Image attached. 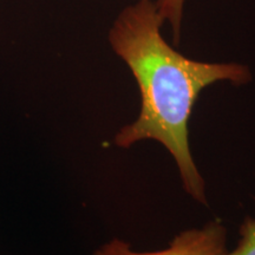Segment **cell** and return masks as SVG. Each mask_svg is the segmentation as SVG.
I'll return each instance as SVG.
<instances>
[{
  "mask_svg": "<svg viewBox=\"0 0 255 255\" xmlns=\"http://www.w3.org/2000/svg\"><path fill=\"white\" fill-rule=\"evenodd\" d=\"M94 255H226V228L218 221L202 229L182 232L170 242V247L152 253H136L119 239L105 245Z\"/></svg>",
  "mask_w": 255,
  "mask_h": 255,
  "instance_id": "obj_2",
  "label": "cell"
},
{
  "mask_svg": "<svg viewBox=\"0 0 255 255\" xmlns=\"http://www.w3.org/2000/svg\"><path fill=\"white\" fill-rule=\"evenodd\" d=\"M164 20L154 0H138L115 19L111 47L131 70L141 92V113L123 127L115 142L129 148L141 139H155L168 149L180 169L184 189L207 205L205 182L191 157L188 121L203 89L228 81L246 84L252 75L237 63H203L187 58L161 34Z\"/></svg>",
  "mask_w": 255,
  "mask_h": 255,
  "instance_id": "obj_1",
  "label": "cell"
},
{
  "mask_svg": "<svg viewBox=\"0 0 255 255\" xmlns=\"http://www.w3.org/2000/svg\"><path fill=\"white\" fill-rule=\"evenodd\" d=\"M158 12L164 21H168L173 27L175 33V41L180 38L181 24L183 17L184 0H156Z\"/></svg>",
  "mask_w": 255,
  "mask_h": 255,
  "instance_id": "obj_3",
  "label": "cell"
},
{
  "mask_svg": "<svg viewBox=\"0 0 255 255\" xmlns=\"http://www.w3.org/2000/svg\"><path fill=\"white\" fill-rule=\"evenodd\" d=\"M238 247L226 255H255V219L246 218L240 227Z\"/></svg>",
  "mask_w": 255,
  "mask_h": 255,
  "instance_id": "obj_4",
  "label": "cell"
}]
</instances>
